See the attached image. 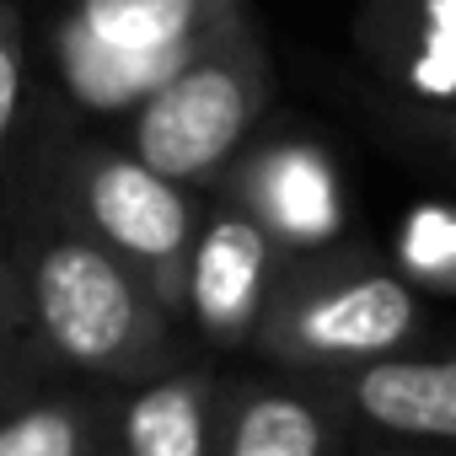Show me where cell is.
Here are the masks:
<instances>
[{
    "label": "cell",
    "instance_id": "obj_2",
    "mask_svg": "<svg viewBox=\"0 0 456 456\" xmlns=\"http://www.w3.org/2000/svg\"><path fill=\"white\" fill-rule=\"evenodd\" d=\"M419 328V290L397 269L365 253L322 248L306 258H285L253 349L296 381H322L408 354Z\"/></svg>",
    "mask_w": 456,
    "mask_h": 456
},
{
    "label": "cell",
    "instance_id": "obj_17",
    "mask_svg": "<svg viewBox=\"0 0 456 456\" xmlns=\"http://www.w3.org/2000/svg\"><path fill=\"white\" fill-rule=\"evenodd\" d=\"M86 456H102V451H86Z\"/></svg>",
    "mask_w": 456,
    "mask_h": 456
},
{
    "label": "cell",
    "instance_id": "obj_6",
    "mask_svg": "<svg viewBox=\"0 0 456 456\" xmlns=\"http://www.w3.org/2000/svg\"><path fill=\"white\" fill-rule=\"evenodd\" d=\"M285 253L264 225L237 209L232 199H220L215 209L199 215L193 253H188V285H183V312L209 344H253L264 306L280 285Z\"/></svg>",
    "mask_w": 456,
    "mask_h": 456
},
{
    "label": "cell",
    "instance_id": "obj_5",
    "mask_svg": "<svg viewBox=\"0 0 456 456\" xmlns=\"http://www.w3.org/2000/svg\"><path fill=\"white\" fill-rule=\"evenodd\" d=\"M248 0H70L60 22V76L81 108H140L199 44Z\"/></svg>",
    "mask_w": 456,
    "mask_h": 456
},
{
    "label": "cell",
    "instance_id": "obj_11",
    "mask_svg": "<svg viewBox=\"0 0 456 456\" xmlns=\"http://www.w3.org/2000/svg\"><path fill=\"white\" fill-rule=\"evenodd\" d=\"M102 440V408L86 397H22L0 413V456H86Z\"/></svg>",
    "mask_w": 456,
    "mask_h": 456
},
{
    "label": "cell",
    "instance_id": "obj_1",
    "mask_svg": "<svg viewBox=\"0 0 456 456\" xmlns=\"http://www.w3.org/2000/svg\"><path fill=\"white\" fill-rule=\"evenodd\" d=\"M6 258L49 360L124 387L177 370L172 317L156 306L145 280L65 209L49 172L44 188L17 204Z\"/></svg>",
    "mask_w": 456,
    "mask_h": 456
},
{
    "label": "cell",
    "instance_id": "obj_15",
    "mask_svg": "<svg viewBox=\"0 0 456 456\" xmlns=\"http://www.w3.org/2000/svg\"><path fill=\"white\" fill-rule=\"evenodd\" d=\"M419 124H424V134H429V140H440V145L456 156V108H424V113H419Z\"/></svg>",
    "mask_w": 456,
    "mask_h": 456
},
{
    "label": "cell",
    "instance_id": "obj_13",
    "mask_svg": "<svg viewBox=\"0 0 456 456\" xmlns=\"http://www.w3.org/2000/svg\"><path fill=\"white\" fill-rule=\"evenodd\" d=\"M397 264L408 285L456 290V209H413L397 237Z\"/></svg>",
    "mask_w": 456,
    "mask_h": 456
},
{
    "label": "cell",
    "instance_id": "obj_16",
    "mask_svg": "<svg viewBox=\"0 0 456 456\" xmlns=\"http://www.w3.org/2000/svg\"><path fill=\"white\" fill-rule=\"evenodd\" d=\"M381 456H445V451H381Z\"/></svg>",
    "mask_w": 456,
    "mask_h": 456
},
{
    "label": "cell",
    "instance_id": "obj_3",
    "mask_svg": "<svg viewBox=\"0 0 456 456\" xmlns=\"http://www.w3.org/2000/svg\"><path fill=\"white\" fill-rule=\"evenodd\" d=\"M274 65L258 17L242 6L209 44H199L129 118V156L151 172L204 188L242 161L248 134L269 113Z\"/></svg>",
    "mask_w": 456,
    "mask_h": 456
},
{
    "label": "cell",
    "instance_id": "obj_8",
    "mask_svg": "<svg viewBox=\"0 0 456 456\" xmlns=\"http://www.w3.org/2000/svg\"><path fill=\"white\" fill-rule=\"evenodd\" d=\"M225 199L248 209L285 258H306L333 248L344 232V199L328 172V161L312 145H269L248 151L232 172L220 177Z\"/></svg>",
    "mask_w": 456,
    "mask_h": 456
},
{
    "label": "cell",
    "instance_id": "obj_12",
    "mask_svg": "<svg viewBox=\"0 0 456 456\" xmlns=\"http://www.w3.org/2000/svg\"><path fill=\"white\" fill-rule=\"evenodd\" d=\"M38 360H44V344L33 333V317H28L17 269H12L6 248H0V413H6L12 403H22Z\"/></svg>",
    "mask_w": 456,
    "mask_h": 456
},
{
    "label": "cell",
    "instance_id": "obj_14",
    "mask_svg": "<svg viewBox=\"0 0 456 456\" xmlns=\"http://www.w3.org/2000/svg\"><path fill=\"white\" fill-rule=\"evenodd\" d=\"M17 102H22V22L12 6H0V145L12 134Z\"/></svg>",
    "mask_w": 456,
    "mask_h": 456
},
{
    "label": "cell",
    "instance_id": "obj_4",
    "mask_svg": "<svg viewBox=\"0 0 456 456\" xmlns=\"http://www.w3.org/2000/svg\"><path fill=\"white\" fill-rule=\"evenodd\" d=\"M49 183L65 199V209L145 280L156 306L177 322L183 285H188V253L199 232L193 188L151 172L140 156H129V145H108L86 134H60Z\"/></svg>",
    "mask_w": 456,
    "mask_h": 456
},
{
    "label": "cell",
    "instance_id": "obj_9",
    "mask_svg": "<svg viewBox=\"0 0 456 456\" xmlns=\"http://www.w3.org/2000/svg\"><path fill=\"white\" fill-rule=\"evenodd\" d=\"M338 419L306 381H232L220 387L215 456H328Z\"/></svg>",
    "mask_w": 456,
    "mask_h": 456
},
{
    "label": "cell",
    "instance_id": "obj_10",
    "mask_svg": "<svg viewBox=\"0 0 456 456\" xmlns=\"http://www.w3.org/2000/svg\"><path fill=\"white\" fill-rule=\"evenodd\" d=\"M118 456H215L220 435V381L199 365H177L118 408Z\"/></svg>",
    "mask_w": 456,
    "mask_h": 456
},
{
    "label": "cell",
    "instance_id": "obj_7",
    "mask_svg": "<svg viewBox=\"0 0 456 456\" xmlns=\"http://www.w3.org/2000/svg\"><path fill=\"white\" fill-rule=\"evenodd\" d=\"M338 424L408 445H456V354H392L344 376L306 381Z\"/></svg>",
    "mask_w": 456,
    "mask_h": 456
}]
</instances>
